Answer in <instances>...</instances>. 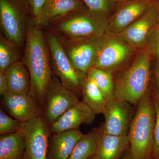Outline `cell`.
<instances>
[{"label":"cell","instance_id":"cell-1","mask_svg":"<svg viewBox=\"0 0 159 159\" xmlns=\"http://www.w3.org/2000/svg\"><path fill=\"white\" fill-rule=\"evenodd\" d=\"M22 61L28 69L31 77L29 95L37 100L43 109L47 88L54 74L47 38L41 28L35 25L33 20L28 22Z\"/></svg>","mask_w":159,"mask_h":159},{"label":"cell","instance_id":"cell-2","mask_svg":"<svg viewBox=\"0 0 159 159\" xmlns=\"http://www.w3.org/2000/svg\"><path fill=\"white\" fill-rule=\"evenodd\" d=\"M152 54L147 44L137 51L130 65L114 81L117 99L136 104L148 92Z\"/></svg>","mask_w":159,"mask_h":159},{"label":"cell","instance_id":"cell-3","mask_svg":"<svg viewBox=\"0 0 159 159\" xmlns=\"http://www.w3.org/2000/svg\"><path fill=\"white\" fill-rule=\"evenodd\" d=\"M155 120L153 99L148 91L138 103L127 135L134 159H147L152 152Z\"/></svg>","mask_w":159,"mask_h":159},{"label":"cell","instance_id":"cell-4","mask_svg":"<svg viewBox=\"0 0 159 159\" xmlns=\"http://www.w3.org/2000/svg\"><path fill=\"white\" fill-rule=\"evenodd\" d=\"M109 17L84 8L55 21L50 25L64 38L99 37L108 31Z\"/></svg>","mask_w":159,"mask_h":159},{"label":"cell","instance_id":"cell-5","mask_svg":"<svg viewBox=\"0 0 159 159\" xmlns=\"http://www.w3.org/2000/svg\"><path fill=\"white\" fill-rule=\"evenodd\" d=\"M52 72L63 85L75 94L81 93L86 74L75 68L64 50L59 38L53 32L47 35Z\"/></svg>","mask_w":159,"mask_h":159},{"label":"cell","instance_id":"cell-6","mask_svg":"<svg viewBox=\"0 0 159 159\" xmlns=\"http://www.w3.org/2000/svg\"><path fill=\"white\" fill-rule=\"evenodd\" d=\"M108 35V32L99 37L59 39L72 64L86 75L95 66Z\"/></svg>","mask_w":159,"mask_h":159},{"label":"cell","instance_id":"cell-7","mask_svg":"<svg viewBox=\"0 0 159 159\" xmlns=\"http://www.w3.org/2000/svg\"><path fill=\"white\" fill-rule=\"evenodd\" d=\"M79 101L77 95L65 87L54 74L46 91L42 117L51 126Z\"/></svg>","mask_w":159,"mask_h":159},{"label":"cell","instance_id":"cell-8","mask_svg":"<svg viewBox=\"0 0 159 159\" xmlns=\"http://www.w3.org/2000/svg\"><path fill=\"white\" fill-rule=\"evenodd\" d=\"M21 131L26 142L23 159H47L50 126L42 117L24 122Z\"/></svg>","mask_w":159,"mask_h":159},{"label":"cell","instance_id":"cell-9","mask_svg":"<svg viewBox=\"0 0 159 159\" xmlns=\"http://www.w3.org/2000/svg\"><path fill=\"white\" fill-rule=\"evenodd\" d=\"M137 51L119 34L108 32L94 67L112 74Z\"/></svg>","mask_w":159,"mask_h":159},{"label":"cell","instance_id":"cell-10","mask_svg":"<svg viewBox=\"0 0 159 159\" xmlns=\"http://www.w3.org/2000/svg\"><path fill=\"white\" fill-rule=\"evenodd\" d=\"M28 22L13 0H0V25L2 34L16 46L25 43Z\"/></svg>","mask_w":159,"mask_h":159},{"label":"cell","instance_id":"cell-11","mask_svg":"<svg viewBox=\"0 0 159 159\" xmlns=\"http://www.w3.org/2000/svg\"><path fill=\"white\" fill-rule=\"evenodd\" d=\"M132 109L129 103L116 97L107 101L104 112L103 134L127 136L132 120Z\"/></svg>","mask_w":159,"mask_h":159},{"label":"cell","instance_id":"cell-12","mask_svg":"<svg viewBox=\"0 0 159 159\" xmlns=\"http://www.w3.org/2000/svg\"><path fill=\"white\" fill-rule=\"evenodd\" d=\"M157 24V10L154 0L144 14L118 34L137 51L147 44Z\"/></svg>","mask_w":159,"mask_h":159},{"label":"cell","instance_id":"cell-13","mask_svg":"<svg viewBox=\"0 0 159 159\" xmlns=\"http://www.w3.org/2000/svg\"><path fill=\"white\" fill-rule=\"evenodd\" d=\"M154 0H124L109 17L108 31L119 34L147 11Z\"/></svg>","mask_w":159,"mask_h":159},{"label":"cell","instance_id":"cell-14","mask_svg":"<svg viewBox=\"0 0 159 159\" xmlns=\"http://www.w3.org/2000/svg\"><path fill=\"white\" fill-rule=\"evenodd\" d=\"M2 103L8 114L23 123L42 115L43 109L39 103L29 95L7 92L2 96Z\"/></svg>","mask_w":159,"mask_h":159},{"label":"cell","instance_id":"cell-15","mask_svg":"<svg viewBox=\"0 0 159 159\" xmlns=\"http://www.w3.org/2000/svg\"><path fill=\"white\" fill-rule=\"evenodd\" d=\"M95 116L87 104L83 101H79L50 126L51 134L79 128L82 124H91L94 122Z\"/></svg>","mask_w":159,"mask_h":159},{"label":"cell","instance_id":"cell-16","mask_svg":"<svg viewBox=\"0 0 159 159\" xmlns=\"http://www.w3.org/2000/svg\"><path fill=\"white\" fill-rule=\"evenodd\" d=\"M84 5L81 0H46L33 22L40 28L50 25L55 21L84 8Z\"/></svg>","mask_w":159,"mask_h":159},{"label":"cell","instance_id":"cell-17","mask_svg":"<svg viewBox=\"0 0 159 159\" xmlns=\"http://www.w3.org/2000/svg\"><path fill=\"white\" fill-rule=\"evenodd\" d=\"M83 134L79 128L51 134L47 159H68Z\"/></svg>","mask_w":159,"mask_h":159},{"label":"cell","instance_id":"cell-18","mask_svg":"<svg viewBox=\"0 0 159 159\" xmlns=\"http://www.w3.org/2000/svg\"><path fill=\"white\" fill-rule=\"evenodd\" d=\"M8 84V92L12 93L29 95L31 77L28 69L22 61H18L4 72Z\"/></svg>","mask_w":159,"mask_h":159},{"label":"cell","instance_id":"cell-19","mask_svg":"<svg viewBox=\"0 0 159 159\" xmlns=\"http://www.w3.org/2000/svg\"><path fill=\"white\" fill-rule=\"evenodd\" d=\"M129 145L127 135L102 134L98 142L95 154L99 159H119Z\"/></svg>","mask_w":159,"mask_h":159},{"label":"cell","instance_id":"cell-20","mask_svg":"<svg viewBox=\"0 0 159 159\" xmlns=\"http://www.w3.org/2000/svg\"><path fill=\"white\" fill-rule=\"evenodd\" d=\"M26 142L21 131L15 133L1 135L0 159H23Z\"/></svg>","mask_w":159,"mask_h":159},{"label":"cell","instance_id":"cell-21","mask_svg":"<svg viewBox=\"0 0 159 159\" xmlns=\"http://www.w3.org/2000/svg\"><path fill=\"white\" fill-rule=\"evenodd\" d=\"M103 134L102 127L93 129L81 137L68 159H89L95 155L99 139Z\"/></svg>","mask_w":159,"mask_h":159},{"label":"cell","instance_id":"cell-22","mask_svg":"<svg viewBox=\"0 0 159 159\" xmlns=\"http://www.w3.org/2000/svg\"><path fill=\"white\" fill-rule=\"evenodd\" d=\"M83 101L90 107L95 115L103 114L107 100L93 80L85 77L81 88Z\"/></svg>","mask_w":159,"mask_h":159},{"label":"cell","instance_id":"cell-23","mask_svg":"<svg viewBox=\"0 0 159 159\" xmlns=\"http://www.w3.org/2000/svg\"><path fill=\"white\" fill-rule=\"evenodd\" d=\"M86 76L93 80L107 101L115 97L112 74L93 67L88 71Z\"/></svg>","mask_w":159,"mask_h":159},{"label":"cell","instance_id":"cell-24","mask_svg":"<svg viewBox=\"0 0 159 159\" xmlns=\"http://www.w3.org/2000/svg\"><path fill=\"white\" fill-rule=\"evenodd\" d=\"M19 60L16 45L1 33L0 36V72H5L11 65Z\"/></svg>","mask_w":159,"mask_h":159},{"label":"cell","instance_id":"cell-25","mask_svg":"<svg viewBox=\"0 0 159 159\" xmlns=\"http://www.w3.org/2000/svg\"><path fill=\"white\" fill-rule=\"evenodd\" d=\"M91 11L110 17L116 9L119 0H81Z\"/></svg>","mask_w":159,"mask_h":159},{"label":"cell","instance_id":"cell-26","mask_svg":"<svg viewBox=\"0 0 159 159\" xmlns=\"http://www.w3.org/2000/svg\"><path fill=\"white\" fill-rule=\"evenodd\" d=\"M23 122L12 119L1 109L0 110V134L15 133L20 130Z\"/></svg>","mask_w":159,"mask_h":159},{"label":"cell","instance_id":"cell-27","mask_svg":"<svg viewBox=\"0 0 159 159\" xmlns=\"http://www.w3.org/2000/svg\"><path fill=\"white\" fill-rule=\"evenodd\" d=\"M152 97L155 113V120L154 131V145L153 153L154 156H159V95L156 93Z\"/></svg>","mask_w":159,"mask_h":159},{"label":"cell","instance_id":"cell-28","mask_svg":"<svg viewBox=\"0 0 159 159\" xmlns=\"http://www.w3.org/2000/svg\"><path fill=\"white\" fill-rule=\"evenodd\" d=\"M147 45L152 56L156 58L159 67V24H157L151 34Z\"/></svg>","mask_w":159,"mask_h":159},{"label":"cell","instance_id":"cell-29","mask_svg":"<svg viewBox=\"0 0 159 159\" xmlns=\"http://www.w3.org/2000/svg\"><path fill=\"white\" fill-rule=\"evenodd\" d=\"M31 6V11L34 16V19L37 17L41 11L46 0H29Z\"/></svg>","mask_w":159,"mask_h":159},{"label":"cell","instance_id":"cell-30","mask_svg":"<svg viewBox=\"0 0 159 159\" xmlns=\"http://www.w3.org/2000/svg\"><path fill=\"white\" fill-rule=\"evenodd\" d=\"M8 92V84L4 72H0V95L2 96Z\"/></svg>","mask_w":159,"mask_h":159},{"label":"cell","instance_id":"cell-31","mask_svg":"<svg viewBox=\"0 0 159 159\" xmlns=\"http://www.w3.org/2000/svg\"><path fill=\"white\" fill-rule=\"evenodd\" d=\"M155 76L157 87L158 93L159 95V67L158 66H157V68L156 69Z\"/></svg>","mask_w":159,"mask_h":159},{"label":"cell","instance_id":"cell-32","mask_svg":"<svg viewBox=\"0 0 159 159\" xmlns=\"http://www.w3.org/2000/svg\"><path fill=\"white\" fill-rule=\"evenodd\" d=\"M156 3L157 10V20L158 24H159V0H155Z\"/></svg>","mask_w":159,"mask_h":159},{"label":"cell","instance_id":"cell-33","mask_svg":"<svg viewBox=\"0 0 159 159\" xmlns=\"http://www.w3.org/2000/svg\"><path fill=\"white\" fill-rule=\"evenodd\" d=\"M122 159H134L130 153L126 155Z\"/></svg>","mask_w":159,"mask_h":159},{"label":"cell","instance_id":"cell-34","mask_svg":"<svg viewBox=\"0 0 159 159\" xmlns=\"http://www.w3.org/2000/svg\"><path fill=\"white\" fill-rule=\"evenodd\" d=\"M89 159H99V158H98V157L96 156V155L95 154L94 155V156H93V157H91Z\"/></svg>","mask_w":159,"mask_h":159},{"label":"cell","instance_id":"cell-35","mask_svg":"<svg viewBox=\"0 0 159 159\" xmlns=\"http://www.w3.org/2000/svg\"><path fill=\"white\" fill-rule=\"evenodd\" d=\"M119 2H120V1H124V0H119Z\"/></svg>","mask_w":159,"mask_h":159}]
</instances>
